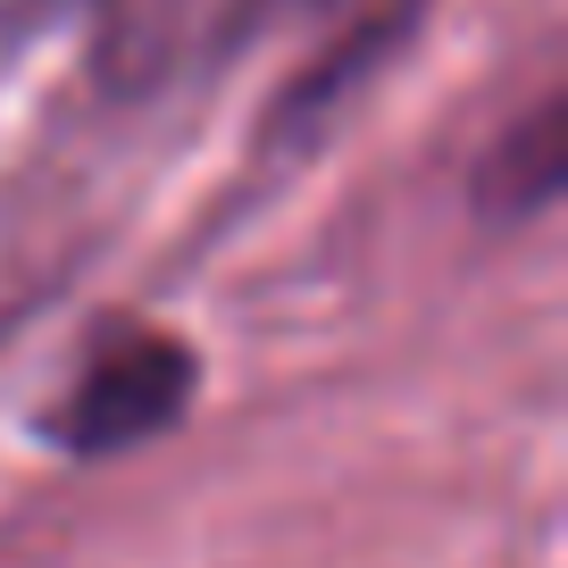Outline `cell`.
Masks as SVG:
<instances>
[{"mask_svg":"<svg viewBox=\"0 0 568 568\" xmlns=\"http://www.w3.org/2000/svg\"><path fill=\"white\" fill-rule=\"evenodd\" d=\"M184 393H193V352L176 335H109L75 368L51 435L68 452H84V460H109V452H134L160 426H176Z\"/></svg>","mask_w":568,"mask_h":568,"instance_id":"1","label":"cell"}]
</instances>
